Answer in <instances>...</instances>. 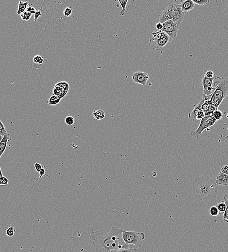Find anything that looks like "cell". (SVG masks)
Masks as SVG:
<instances>
[{
  "label": "cell",
  "mask_w": 228,
  "mask_h": 252,
  "mask_svg": "<svg viewBox=\"0 0 228 252\" xmlns=\"http://www.w3.org/2000/svg\"><path fill=\"white\" fill-rule=\"evenodd\" d=\"M123 229L113 226L108 232L92 231L90 239L96 252H112L122 248L119 244V236Z\"/></svg>",
  "instance_id": "cell-1"
},
{
  "label": "cell",
  "mask_w": 228,
  "mask_h": 252,
  "mask_svg": "<svg viewBox=\"0 0 228 252\" xmlns=\"http://www.w3.org/2000/svg\"><path fill=\"white\" fill-rule=\"evenodd\" d=\"M218 188L215 181L206 175L196 178L193 183L192 194L201 201H207L216 198Z\"/></svg>",
  "instance_id": "cell-2"
},
{
  "label": "cell",
  "mask_w": 228,
  "mask_h": 252,
  "mask_svg": "<svg viewBox=\"0 0 228 252\" xmlns=\"http://www.w3.org/2000/svg\"><path fill=\"white\" fill-rule=\"evenodd\" d=\"M213 87L216 88L211 98L213 106L217 110L223 99L228 96V77H219L215 75Z\"/></svg>",
  "instance_id": "cell-3"
},
{
  "label": "cell",
  "mask_w": 228,
  "mask_h": 252,
  "mask_svg": "<svg viewBox=\"0 0 228 252\" xmlns=\"http://www.w3.org/2000/svg\"><path fill=\"white\" fill-rule=\"evenodd\" d=\"M122 239L125 243L129 245L132 244L140 248L142 247V241L145 239V234L143 232L134 231H126L122 233Z\"/></svg>",
  "instance_id": "cell-4"
},
{
  "label": "cell",
  "mask_w": 228,
  "mask_h": 252,
  "mask_svg": "<svg viewBox=\"0 0 228 252\" xmlns=\"http://www.w3.org/2000/svg\"><path fill=\"white\" fill-rule=\"evenodd\" d=\"M216 122L217 120L213 116L210 117L207 115H205V116L200 120V124L198 129L194 131H192L191 135L196 138H199L204 130L210 128L211 126L214 125Z\"/></svg>",
  "instance_id": "cell-5"
},
{
  "label": "cell",
  "mask_w": 228,
  "mask_h": 252,
  "mask_svg": "<svg viewBox=\"0 0 228 252\" xmlns=\"http://www.w3.org/2000/svg\"><path fill=\"white\" fill-rule=\"evenodd\" d=\"M179 30V26L177 25L171 20L163 23V28L162 31L166 33L173 40L177 36Z\"/></svg>",
  "instance_id": "cell-6"
},
{
  "label": "cell",
  "mask_w": 228,
  "mask_h": 252,
  "mask_svg": "<svg viewBox=\"0 0 228 252\" xmlns=\"http://www.w3.org/2000/svg\"><path fill=\"white\" fill-rule=\"evenodd\" d=\"M173 7L172 21L178 26L181 24L184 18L185 13L183 12L180 5L172 3Z\"/></svg>",
  "instance_id": "cell-7"
},
{
  "label": "cell",
  "mask_w": 228,
  "mask_h": 252,
  "mask_svg": "<svg viewBox=\"0 0 228 252\" xmlns=\"http://www.w3.org/2000/svg\"><path fill=\"white\" fill-rule=\"evenodd\" d=\"M215 77L213 78L210 79L207 78L205 75H204L203 76L201 83L203 87L204 95L205 96L212 95L213 92L215 91L216 88H213V83Z\"/></svg>",
  "instance_id": "cell-8"
},
{
  "label": "cell",
  "mask_w": 228,
  "mask_h": 252,
  "mask_svg": "<svg viewBox=\"0 0 228 252\" xmlns=\"http://www.w3.org/2000/svg\"><path fill=\"white\" fill-rule=\"evenodd\" d=\"M172 41V40L166 34L165 36L158 40L154 41L150 39L149 41L151 43V49L153 50H160L163 49L166 44Z\"/></svg>",
  "instance_id": "cell-9"
},
{
  "label": "cell",
  "mask_w": 228,
  "mask_h": 252,
  "mask_svg": "<svg viewBox=\"0 0 228 252\" xmlns=\"http://www.w3.org/2000/svg\"><path fill=\"white\" fill-rule=\"evenodd\" d=\"M132 79L135 83L145 86L149 79V76L147 73L143 72H136L132 74Z\"/></svg>",
  "instance_id": "cell-10"
},
{
  "label": "cell",
  "mask_w": 228,
  "mask_h": 252,
  "mask_svg": "<svg viewBox=\"0 0 228 252\" xmlns=\"http://www.w3.org/2000/svg\"><path fill=\"white\" fill-rule=\"evenodd\" d=\"M172 18L173 7L172 5L171 4L169 6H168L160 14L159 22L162 23H164L166 21L172 20Z\"/></svg>",
  "instance_id": "cell-11"
},
{
  "label": "cell",
  "mask_w": 228,
  "mask_h": 252,
  "mask_svg": "<svg viewBox=\"0 0 228 252\" xmlns=\"http://www.w3.org/2000/svg\"><path fill=\"white\" fill-rule=\"evenodd\" d=\"M180 5L183 12L186 13L193 9L195 7V3H194L192 0H186L181 1V3Z\"/></svg>",
  "instance_id": "cell-12"
},
{
  "label": "cell",
  "mask_w": 228,
  "mask_h": 252,
  "mask_svg": "<svg viewBox=\"0 0 228 252\" xmlns=\"http://www.w3.org/2000/svg\"><path fill=\"white\" fill-rule=\"evenodd\" d=\"M215 182L217 185L225 187L227 186L228 185V175L220 171L215 179Z\"/></svg>",
  "instance_id": "cell-13"
},
{
  "label": "cell",
  "mask_w": 228,
  "mask_h": 252,
  "mask_svg": "<svg viewBox=\"0 0 228 252\" xmlns=\"http://www.w3.org/2000/svg\"><path fill=\"white\" fill-rule=\"evenodd\" d=\"M11 139L10 134L8 133L3 136L2 141L0 142V159L6 149L8 141Z\"/></svg>",
  "instance_id": "cell-14"
},
{
  "label": "cell",
  "mask_w": 228,
  "mask_h": 252,
  "mask_svg": "<svg viewBox=\"0 0 228 252\" xmlns=\"http://www.w3.org/2000/svg\"><path fill=\"white\" fill-rule=\"evenodd\" d=\"M61 99L58 96L53 95L49 98V99L47 101V103L49 105H58L60 103Z\"/></svg>",
  "instance_id": "cell-15"
},
{
  "label": "cell",
  "mask_w": 228,
  "mask_h": 252,
  "mask_svg": "<svg viewBox=\"0 0 228 252\" xmlns=\"http://www.w3.org/2000/svg\"><path fill=\"white\" fill-rule=\"evenodd\" d=\"M93 115L95 118L98 120H103L105 117V112L101 110H98L97 111H94L93 112Z\"/></svg>",
  "instance_id": "cell-16"
},
{
  "label": "cell",
  "mask_w": 228,
  "mask_h": 252,
  "mask_svg": "<svg viewBox=\"0 0 228 252\" xmlns=\"http://www.w3.org/2000/svg\"><path fill=\"white\" fill-rule=\"evenodd\" d=\"M166 34L162 31H155L152 33V38L150 39L152 40H158L166 36Z\"/></svg>",
  "instance_id": "cell-17"
},
{
  "label": "cell",
  "mask_w": 228,
  "mask_h": 252,
  "mask_svg": "<svg viewBox=\"0 0 228 252\" xmlns=\"http://www.w3.org/2000/svg\"><path fill=\"white\" fill-rule=\"evenodd\" d=\"M223 201L226 205V210L225 212L223 213V220L225 222L228 223V195L226 194L224 196Z\"/></svg>",
  "instance_id": "cell-18"
},
{
  "label": "cell",
  "mask_w": 228,
  "mask_h": 252,
  "mask_svg": "<svg viewBox=\"0 0 228 252\" xmlns=\"http://www.w3.org/2000/svg\"><path fill=\"white\" fill-rule=\"evenodd\" d=\"M114 252H137L138 249L135 248H129V246L127 244H125L123 245L122 248L117 250H114Z\"/></svg>",
  "instance_id": "cell-19"
},
{
  "label": "cell",
  "mask_w": 228,
  "mask_h": 252,
  "mask_svg": "<svg viewBox=\"0 0 228 252\" xmlns=\"http://www.w3.org/2000/svg\"><path fill=\"white\" fill-rule=\"evenodd\" d=\"M56 85L59 86L63 91L68 93L70 87L68 83L65 81H60L56 83Z\"/></svg>",
  "instance_id": "cell-20"
},
{
  "label": "cell",
  "mask_w": 228,
  "mask_h": 252,
  "mask_svg": "<svg viewBox=\"0 0 228 252\" xmlns=\"http://www.w3.org/2000/svg\"><path fill=\"white\" fill-rule=\"evenodd\" d=\"M128 2V0H122V1H118V2L119 3L120 5L122 7V10L120 12V16H124L126 11V7L127 5V3Z\"/></svg>",
  "instance_id": "cell-21"
},
{
  "label": "cell",
  "mask_w": 228,
  "mask_h": 252,
  "mask_svg": "<svg viewBox=\"0 0 228 252\" xmlns=\"http://www.w3.org/2000/svg\"><path fill=\"white\" fill-rule=\"evenodd\" d=\"M217 207L218 208L219 213H224L226 210V205L223 200H222L220 203L218 204V205H217Z\"/></svg>",
  "instance_id": "cell-22"
},
{
  "label": "cell",
  "mask_w": 228,
  "mask_h": 252,
  "mask_svg": "<svg viewBox=\"0 0 228 252\" xmlns=\"http://www.w3.org/2000/svg\"><path fill=\"white\" fill-rule=\"evenodd\" d=\"M15 231H16V229L13 226H10L7 229L6 231V234L7 236L9 237H11L14 235Z\"/></svg>",
  "instance_id": "cell-23"
},
{
  "label": "cell",
  "mask_w": 228,
  "mask_h": 252,
  "mask_svg": "<svg viewBox=\"0 0 228 252\" xmlns=\"http://www.w3.org/2000/svg\"><path fill=\"white\" fill-rule=\"evenodd\" d=\"M32 16V15L31 14V13L25 11L24 13H23L21 15V17L22 20L23 21H28L30 19Z\"/></svg>",
  "instance_id": "cell-24"
},
{
  "label": "cell",
  "mask_w": 228,
  "mask_h": 252,
  "mask_svg": "<svg viewBox=\"0 0 228 252\" xmlns=\"http://www.w3.org/2000/svg\"><path fill=\"white\" fill-rule=\"evenodd\" d=\"M223 116V113L221 111L218 110H215L213 113V117L216 119V120H219Z\"/></svg>",
  "instance_id": "cell-25"
},
{
  "label": "cell",
  "mask_w": 228,
  "mask_h": 252,
  "mask_svg": "<svg viewBox=\"0 0 228 252\" xmlns=\"http://www.w3.org/2000/svg\"><path fill=\"white\" fill-rule=\"evenodd\" d=\"M209 212L210 214L213 216H217L219 214V212L218 211V208L215 206H213L211 207L209 210Z\"/></svg>",
  "instance_id": "cell-26"
},
{
  "label": "cell",
  "mask_w": 228,
  "mask_h": 252,
  "mask_svg": "<svg viewBox=\"0 0 228 252\" xmlns=\"http://www.w3.org/2000/svg\"><path fill=\"white\" fill-rule=\"evenodd\" d=\"M8 133V132L6 130L5 127L3 125V122L0 120V135L4 136L5 135H6Z\"/></svg>",
  "instance_id": "cell-27"
},
{
  "label": "cell",
  "mask_w": 228,
  "mask_h": 252,
  "mask_svg": "<svg viewBox=\"0 0 228 252\" xmlns=\"http://www.w3.org/2000/svg\"><path fill=\"white\" fill-rule=\"evenodd\" d=\"M65 121L66 124H67V125L72 126L74 123V119L72 116H67L65 118Z\"/></svg>",
  "instance_id": "cell-28"
},
{
  "label": "cell",
  "mask_w": 228,
  "mask_h": 252,
  "mask_svg": "<svg viewBox=\"0 0 228 252\" xmlns=\"http://www.w3.org/2000/svg\"><path fill=\"white\" fill-rule=\"evenodd\" d=\"M43 58L42 56L39 55H36L33 58V61L35 63L37 64H41L43 62Z\"/></svg>",
  "instance_id": "cell-29"
},
{
  "label": "cell",
  "mask_w": 228,
  "mask_h": 252,
  "mask_svg": "<svg viewBox=\"0 0 228 252\" xmlns=\"http://www.w3.org/2000/svg\"><path fill=\"white\" fill-rule=\"evenodd\" d=\"M194 3L199 6L205 5L210 2L209 0H193Z\"/></svg>",
  "instance_id": "cell-30"
},
{
  "label": "cell",
  "mask_w": 228,
  "mask_h": 252,
  "mask_svg": "<svg viewBox=\"0 0 228 252\" xmlns=\"http://www.w3.org/2000/svg\"><path fill=\"white\" fill-rule=\"evenodd\" d=\"M204 116H205V113L202 110H200L196 114V119L198 122H199Z\"/></svg>",
  "instance_id": "cell-31"
},
{
  "label": "cell",
  "mask_w": 228,
  "mask_h": 252,
  "mask_svg": "<svg viewBox=\"0 0 228 252\" xmlns=\"http://www.w3.org/2000/svg\"><path fill=\"white\" fill-rule=\"evenodd\" d=\"M8 182L9 181L5 177H0V185L7 186Z\"/></svg>",
  "instance_id": "cell-32"
},
{
  "label": "cell",
  "mask_w": 228,
  "mask_h": 252,
  "mask_svg": "<svg viewBox=\"0 0 228 252\" xmlns=\"http://www.w3.org/2000/svg\"><path fill=\"white\" fill-rule=\"evenodd\" d=\"M208 78H213L215 76V75L213 72L212 70H208L204 73V75Z\"/></svg>",
  "instance_id": "cell-33"
},
{
  "label": "cell",
  "mask_w": 228,
  "mask_h": 252,
  "mask_svg": "<svg viewBox=\"0 0 228 252\" xmlns=\"http://www.w3.org/2000/svg\"><path fill=\"white\" fill-rule=\"evenodd\" d=\"M28 5V3L27 2H23L22 1H20L19 5H18V8H21L23 9L26 10V8L27 7V5Z\"/></svg>",
  "instance_id": "cell-34"
},
{
  "label": "cell",
  "mask_w": 228,
  "mask_h": 252,
  "mask_svg": "<svg viewBox=\"0 0 228 252\" xmlns=\"http://www.w3.org/2000/svg\"><path fill=\"white\" fill-rule=\"evenodd\" d=\"M72 8H70V7H67V8H66L65 10H64V11L63 12V14L66 17H70L72 15Z\"/></svg>",
  "instance_id": "cell-35"
},
{
  "label": "cell",
  "mask_w": 228,
  "mask_h": 252,
  "mask_svg": "<svg viewBox=\"0 0 228 252\" xmlns=\"http://www.w3.org/2000/svg\"><path fill=\"white\" fill-rule=\"evenodd\" d=\"M26 11L31 13L32 15H34L35 14V13H36V10L35 8L32 7H27Z\"/></svg>",
  "instance_id": "cell-36"
},
{
  "label": "cell",
  "mask_w": 228,
  "mask_h": 252,
  "mask_svg": "<svg viewBox=\"0 0 228 252\" xmlns=\"http://www.w3.org/2000/svg\"><path fill=\"white\" fill-rule=\"evenodd\" d=\"M42 14V11L41 10H36L34 15V21H36Z\"/></svg>",
  "instance_id": "cell-37"
},
{
  "label": "cell",
  "mask_w": 228,
  "mask_h": 252,
  "mask_svg": "<svg viewBox=\"0 0 228 252\" xmlns=\"http://www.w3.org/2000/svg\"><path fill=\"white\" fill-rule=\"evenodd\" d=\"M34 168L36 169V171L38 172L39 173L42 168H43L42 166L40 163H35L34 164Z\"/></svg>",
  "instance_id": "cell-38"
},
{
  "label": "cell",
  "mask_w": 228,
  "mask_h": 252,
  "mask_svg": "<svg viewBox=\"0 0 228 252\" xmlns=\"http://www.w3.org/2000/svg\"><path fill=\"white\" fill-rule=\"evenodd\" d=\"M220 172L223 173L224 174L227 175L228 176V165H226L223 166L220 170Z\"/></svg>",
  "instance_id": "cell-39"
},
{
  "label": "cell",
  "mask_w": 228,
  "mask_h": 252,
  "mask_svg": "<svg viewBox=\"0 0 228 252\" xmlns=\"http://www.w3.org/2000/svg\"><path fill=\"white\" fill-rule=\"evenodd\" d=\"M156 29L157 31H162L163 28V23L158 22L156 24Z\"/></svg>",
  "instance_id": "cell-40"
},
{
  "label": "cell",
  "mask_w": 228,
  "mask_h": 252,
  "mask_svg": "<svg viewBox=\"0 0 228 252\" xmlns=\"http://www.w3.org/2000/svg\"><path fill=\"white\" fill-rule=\"evenodd\" d=\"M45 170L44 168H42L40 171L39 172V178L41 179L42 177L45 175Z\"/></svg>",
  "instance_id": "cell-41"
},
{
  "label": "cell",
  "mask_w": 228,
  "mask_h": 252,
  "mask_svg": "<svg viewBox=\"0 0 228 252\" xmlns=\"http://www.w3.org/2000/svg\"><path fill=\"white\" fill-rule=\"evenodd\" d=\"M3 174H2V171H1V168H0V177H3Z\"/></svg>",
  "instance_id": "cell-42"
},
{
  "label": "cell",
  "mask_w": 228,
  "mask_h": 252,
  "mask_svg": "<svg viewBox=\"0 0 228 252\" xmlns=\"http://www.w3.org/2000/svg\"><path fill=\"white\" fill-rule=\"evenodd\" d=\"M3 136H2V135H0V142L2 141V139L3 138Z\"/></svg>",
  "instance_id": "cell-43"
},
{
  "label": "cell",
  "mask_w": 228,
  "mask_h": 252,
  "mask_svg": "<svg viewBox=\"0 0 228 252\" xmlns=\"http://www.w3.org/2000/svg\"></svg>",
  "instance_id": "cell-44"
}]
</instances>
